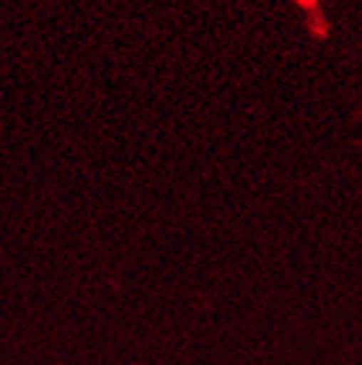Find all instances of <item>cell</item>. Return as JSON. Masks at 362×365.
Instances as JSON below:
<instances>
[{
  "label": "cell",
  "instance_id": "6da1fadb",
  "mask_svg": "<svg viewBox=\"0 0 362 365\" xmlns=\"http://www.w3.org/2000/svg\"><path fill=\"white\" fill-rule=\"evenodd\" d=\"M298 6L306 8L308 14H311V31H314L319 39H326L329 26H326V21H324V16H321L319 0H298Z\"/></svg>",
  "mask_w": 362,
  "mask_h": 365
}]
</instances>
